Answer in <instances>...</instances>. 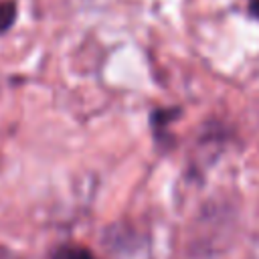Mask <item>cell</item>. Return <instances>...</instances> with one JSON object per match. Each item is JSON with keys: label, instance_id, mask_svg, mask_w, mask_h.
I'll return each instance as SVG.
<instances>
[{"label": "cell", "instance_id": "1", "mask_svg": "<svg viewBox=\"0 0 259 259\" xmlns=\"http://www.w3.org/2000/svg\"><path fill=\"white\" fill-rule=\"evenodd\" d=\"M14 14H16V10H14V4L12 2H2L0 4V30L8 28L12 24Z\"/></svg>", "mask_w": 259, "mask_h": 259}, {"label": "cell", "instance_id": "2", "mask_svg": "<svg viewBox=\"0 0 259 259\" xmlns=\"http://www.w3.org/2000/svg\"><path fill=\"white\" fill-rule=\"evenodd\" d=\"M57 259H93L91 253L87 249H79V247H65L59 251Z\"/></svg>", "mask_w": 259, "mask_h": 259}, {"label": "cell", "instance_id": "3", "mask_svg": "<svg viewBox=\"0 0 259 259\" xmlns=\"http://www.w3.org/2000/svg\"><path fill=\"white\" fill-rule=\"evenodd\" d=\"M249 8H251V12L259 18V0H251V2H249Z\"/></svg>", "mask_w": 259, "mask_h": 259}]
</instances>
